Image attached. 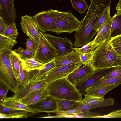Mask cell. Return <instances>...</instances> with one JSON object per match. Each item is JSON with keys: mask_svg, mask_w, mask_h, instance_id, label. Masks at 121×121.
I'll use <instances>...</instances> for the list:
<instances>
[{"mask_svg": "<svg viewBox=\"0 0 121 121\" xmlns=\"http://www.w3.org/2000/svg\"><path fill=\"white\" fill-rule=\"evenodd\" d=\"M107 40L94 50L91 66L95 70L121 66V55Z\"/></svg>", "mask_w": 121, "mask_h": 121, "instance_id": "1", "label": "cell"}, {"mask_svg": "<svg viewBox=\"0 0 121 121\" xmlns=\"http://www.w3.org/2000/svg\"><path fill=\"white\" fill-rule=\"evenodd\" d=\"M47 88L49 95L56 99L82 101V95L67 77L48 84Z\"/></svg>", "mask_w": 121, "mask_h": 121, "instance_id": "2", "label": "cell"}, {"mask_svg": "<svg viewBox=\"0 0 121 121\" xmlns=\"http://www.w3.org/2000/svg\"><path fill=\"white\" fill-rule=\"evenodd\" d=\"M12 50V49H0V81L14 93L20 85L11 62Z\"/></svg>", "mask_w": 121, "mask_h": 121, "instance_id": "3", "label": "cell"}, {"mask_svg": "<svg viewBox=\"0 0 121 121\" xmlns=\"http://www.w3.org/2000/svg\"><path fill=\"white\" fill-rule=\"evenodd\" d=\"M47 11L57 27L56 29L52 32L58 34L64 32L71 33L80 28L82 21L79 20L70 12L62 11L52 9Z\"/></svg>", "mask_w": 121, "mask_h": 121, "instance_id": "4", "label": "cell"}, {"mask_svg": "<svg viewBox=\"0 0 121 121\" xmlns=\"http://www.w3.org/2000/svg\"><path fill=\"white\" fill-rule=\"evenodd\" d=\"M39 31V41L37 48L34 52L33 58L42 63L46 64L56 57V51L47 39L44 33Z\"/></svg>", "mask_w": 121, "mask_h": 121, "instance_id": "5", "label": "cell"}, {"mask_svg": "<svg viewBox=\"0 0 121 121\" xmlns=\"http://www.w3.org/2000/svg\"><path fill=\"white\" fill-rule=\"evenodd\" d=\"M118 66L95 70L91 74L78 83L75 87L82 95H84L88 89Z\"/></svg>", "mask_w": 121, "mask_h": 121, "instance_id": "6", "label": "cell"}, {"mask_svg": "<svg viewBox=\"0 0 121 121\" xmlns=\"http://www.w3.org/2000/svg\"><path fill=\"white\" fill-rule=\"evenodd\" d=\"M82 65L83 63L80 62L76 64L55 67L47 73L42 79L48 84L58 79L67 77Z\"/></svg>", "mask_w": 121, "mask_h": 121, "instance_id": "7", "label": "cell"}, {"mask_svg": "<svg viewBox=\"0 0 121 121\" xmlns=\"http://www.w3.org/2000/svg\"><path fill=\"white\" fill-rule=\"evenodd\" d=\"M45 37L56 51V56L65 55L73 51L71 41L66 37L63 38L44 34Z\"/></svg>", "mask_w": 121, "mask_h": 121, "instance_id": "8", "label": "cell"}, {"mask_svg": "<svg viewBox=\"0 0 121 121\" xmlns=\"http://www.w3.org/2000/svg\"><path fill=\"white\" fill-rule=\"evenodd\" d=\"M20 25L22 30L31 40L36 50L39 41L40 34L39 28L32 17L27 15L22 16Z\"/></svg>", "mask_w": 121, "mask_h": 121, "instance_id": "9", "label": "cell"}, {"mask_svg": "<svg viewBox=\"0 0 121 121\" xmlns=\"http://www.w3.org/2000/svg\"><path fill=\"white\" fill-rule=\"evenodd\" d=\"M39 29L43 32L56 30L57 27L52 18L49 14L47 10L41 11L33 17Z\"/></svg>", "mask_w": 121, "mask_h": 121, "instance_id": "10", "label": "cell"}, {"mask_svg": "<svg viewBox=\"0 0 121 121\" xmlns=\"http://www.w3.org/2000/svg\"><path fill=\"white\" fill-rule=\"evenodd\" d=\"M15 0H0V15L8 26L15 23L16 17Z\"/></svg>", "mask_w": 121, "mask_h": 121, "instance_id": "11", "label": "cell"}, {"mask_svg": "<svg viewBox=\"0 0 121 121\" xmlns=\"http://www.w3.org/2000/svg\"><path fill=\"white\" fill-rule=\"evenodd\" d=\"M30 106V107L37 113L54 112L57 109L56 99L49 95L37 103Z\"/></svg>", "mask_w": 121, "mask_h": 121, "instance_id": "12", "label": "cell"}, {"mask_svg": "<svg viewBox=\"0 0 121 121\" xmlns=\"http://www.w3.org/2000/svg\"><path fill=\"white\" fill-rule=\"evenodd\" d=\"M94 70L91 65H84L79 67L70 73L67 78L69 82L75 86L91 74Z\"/></svg>", "mask_w": 121, "mask_h": 121, "instance_id": "13", "label": "cell"}, {"mask_svg": "<svg viewBox=\"0 0 121 121\" xmlns=\"http://www.w3.org/2000/svg\"><path fill=\"white\" fill-rule=\"evenodd\" d=\"M49 95V91L46 87L33 91L17 100L30 106L37 103Z\"/></svg>", "mask_w": 121, "mask_h": 121, "instance_id": "14", "label": "cell"}, {"mask_svg": "<svg viewBox=\"0 0 121 121\" xmlns=\"http://www.w3.org/2000/svg\"><path fill=\"white\" fill-rule=\"evenodd\" d=\"M48 84L43 79L35 82L31 81L30 83L26 86H20L12 97L18 100L33 91L47 87Z\"/></svg>", "mask_w": 121, "mask_h": 121, "instance_id": "15", "label": "cell"}, {"mask_svg": "<svg viewBox=\"0 0 121 121\" xmlns=\"http://www.w3.org/2000/svg\"><path fill=\"white\" fill-rule=\"evenodd\" d=\"M114 17V16L110 19L97 32L96 36L92 41V47L96 48L104 41L111 39V29Z\"/></svg>", "mask_w": 121, "mask_h": 121, "instance_id": "16", "label": "cell"}, {"mask_svg": "<svg viewBox=\"0 0 121 121\" xmlns=\"http://www.w3.org/2000/svg\"><path fill=\"white\" fill-rule=\"evenodd\" d=\"M85 97L82 99V103L92 104L93 109L98 107L112 106L114 104V99L109 98L104 99V98L91 96L87 94L84 95Z\"/></svg>", "mask_w": 121, "mask_h": 121, "instance_id": "17", "label": "cell"}, {"mask_svg": "<svg viewBox=\"0 0 121 121\" xmlns=\"http://www.w3.org/2000/svg\"><path fill=\"white\" fill-rule=\"evenodd\" d=\"M55 67H58L81 62L79 54L74 51L68 54L56 57L54 59Z\"/></svg>", "mask_w": 121, "mask_h": 121, "instance_id": "18", "label": "cell"}, {"mask_svg": "<svg viewBox=\"0 0 121 121\" xmlns=\"http://www.w3.org/2000/svg\"><path fill=\"white\" fill-rule=\"evenodd\" d=\"M121 84V82L114 84L100 86L90 88L87 91V94L91 96L104 98L108 92L117 87Z\"/></svg>", "mask_w": 121, "mask_h": 121, "instance_id": "19", "label": "cell"}, {"mask_svg": "<svg viewBox=\"0 0 121 121\" xmlns=\"http://www.w3.org/2000/svg\"><path fill=\"white\" fill-rule=\"evenodd\" d=\"M0 104L6 106L17 110H25L34 114L36 113V112L30 106H27L20 102L12 97H7Z\"/></svg>", "mask_w": 121, "mask_h": 121, "instance_id": "20", "label": "cell"}, {"mask_svg": "<svg viewBox=\"0 0 121 121\" xmlns=\"http://www.w3.org/2000/svg\"><path fill=\"white\" fill-rule=\"evenodd\" d=\"M18 57L21 61L23 68L28 72L34 70H41L43 69L46 64L42 63L31 59L22 60L19 55Z\"/></svg>", "mask_w": 121, "mask_h": 121, "instance_id": "21", "label": "cell"}, {"mask_svg": "<svg viewBox=\"0 0 121 121\" xmlns=\"http://www.w3.org/2000/svg\"><path fill=\"white\" fill-rule=\"evenodd\" d=\"M56 99L57 104L56 112L75 110L81 102L65 99Z\"/></svg>", "mask_w": 121, "mask_h": 121, "instance_id": "22", "label": "cell"}, {"mask_svg": "<svg viewBox=\"0 0 121 121\" xmlns=\"http://www.w3.org/2000/svg\"><path fill=\"white\" fill-rule=\"evenodd\" d=\"M54 59L52 61L46 63L43 69L40 70H37V72H33V75L31 81L35 82L42 79L48 71L55 67Z\"/></svg>", "mask_w": 121, "mask_h": 121, "instance_id": "23", "label": "cell"}, {"mask_svg": "<svg viewBox=\"0 0 121 121\" xmlns=\"http://www.w3.org/2000/svg\"><path fill=\"white\" fill-rule=\"evenodd\" d=\"M112 25L111 38L121 34V13H115Z\"/></svg>", "mask_w": 121, "mask_h": 121, "instance_id": "24", "label": "cell"}, {"mask_svg": "<svg viewBox=\"0 0 121 121\" xmlns=\"http://www.w3.org/2000/svg\"><path fill=\"white\" fill-rule=\"evenodd\" d=\"M19 60L20 71L18 80L20 85L25 86L31 82L33 72L32 71L28 72L24 69L22 65L21 61L19 59Z\"/></svg>", "mask_w": 121, "mask_h": 121, "instance_id": "25", "label": "cell"}, {"mask_svg": "<svg viewBox=\"0 0 121 121\" xmlns=\"http://www.w3.org/2000/svg\"><path fill=\"white\" fill-rule=\"evenodd\" d=\"M17 43L16 40L0 34V49H11Z\"/></svg>", "mask_w": 121, "mask_h": 121, "instance_id": "26", "label": "cell"}, {"mask_svg": "<svg viewBox=\"0 0 121 121\" xmlns=\"http://www.w3.org/2000/svg\"><path fill=\"white\" fill-rule=\"evenodd\" d=\"M110 7H109L107 9L98 20L95 27L97 32L111 18L110 14Z\"/></svg>", "mask_w": 121, "mask_h": 121, "instance_id": "27", "label": "cell"}, {"mask_svg": "<svg viewBox=\"0 0 121 121\" xmlns=\"http://www.w3.org/2000/svg\"><path fill=\"white\" fill-rule=\"evenodd\" d=\"M72 6L80 14H83L89 6L84 0H70Z\"/></svg>", "mask_w": 121, "mask_h": 121, "instance_id": "28", "label": "cell"}, {"mask_svg": "<svg viewBox=\"0 0 121 121\" xmlns=\"http://www.w3.org/2000/svg\"><path fill=\"white\" fill-rule=\"evenodd\" d=\"M28 112L27 111L19 110L17 112L10 114H6L0 113V118H26Z\"/></svg>", "mask_w": 121, "mask_h": 121, "instance_id": "29", "label": "cell"}, {"mask_svg": "<svg viewBox=\"0 0 121 121\" xmlns=\"http://www.w3.org/2000/svg\"><path fill=\"white\" fill-rule=\"evenodd\" d=\"M10 60L13 69L18 79L20 71L19 60L18 55L13 50L12 51L11 54Z\"/></svg>", "mask_w": 121, "mask_h": 121, "instance_id": "30", "label": "cell"}, {"mask_svg": "<svg viewBox=\"0 0 121 121\" xmlns=\"http://www.w3.org/2000/svg\"><path fill=\"white\" fill-rule=\"evenodd\" d=\"M2 35L15 40L18 35L15 23H12L9 25Z\"/></svg>", "mask_w": 121, "mask_h": 121, "instance_id": "31", "label": "cell"}, {"mask_svg": "<svg viewBox=\"0 0 121 121\" xmlns=\"http://www.w3.org/2000/svg\"><path fill=\"white\" fill-rule=\"evenodd\" d=\"M121 82V74L115 77L97 82L90 88L100 86L111 85Z\"/></svg>", "mask_w": 121, "mask_h": 121, "instance_id": "32", "label": "cell"}, {"mask_svg": "<svg viewBox=\"0 0 121 121\" xmlns=\"http://www.w3.org/2000/svg\"><path fill=\"white\" fill-rule=\"evenodd\" d=\"M94 53V50L79 54L80 61L83 65H91L93 60Z\"/></svg>", "mask_w": 121, "mask_h": 121, "instance_id": "33", "label": "cell"}, {"mask_svg": "<svg viewBox=\"0 0 121 121\" xmlns=\"http://www.w3.org/2000/svg\"><path fill=\"white\" fill-rule=\"evenodd\" d=\"M13 50L22 59L25 60L33 58L34 52H32L27 49H24L20 47Z\"/></svg>", "mask_w": 121, "mask_h": 121, "instance_id": "34", "label": "cell"}, {"mask_svg": "<svg viewBox=\"0 0 121 121\" xmlns=\"http://www.w3.org/2000/svg\"><path fill=\"white\" fill-rule=\"evenodd\" d=\"M100 115L98 112H91L89 110L77 114H71V118H95Z\"/></svg>", "mask_w": 121, "mask_h": 121, "instance_id": "35", "label": "cell"}, {"mask_svg": "<svg viewBox=\"0 0 121 121\" xmlns=\"http://www.w3.org/2000/svg\"><path fill=\"white\" fill-rule=\"evenodd\" d=\"M92 43L93 41H91L80 48H73V50L79 54L94 51L96 48L92 47Z\"/></svg>", "mask_w": 121, "mask_h": 121, "instance_id": "36", "label": "cell"}, {"mask_svg": "<svg viewBox=\"0 0 121 121\" xmlns=\"http://www.w3.org/2000/svg\"><path fill=\"white\" fill-rule=\"evenodd\" d=\"M9 89L5 84L0 81V103L7 97V95Z\"/></svg>", "mask_w": 121, "mask_h": 121, "instance_id": "37", "label": "cell"}, {"mask_svg": "<svg viewBox=\"0 0 121 121\" xmlns=\"http://www.w3.org/2000/svg\"><path fill=\"white\" fill-rule=\"evenodd\" d=\"M95 118H121V109L114 110L109 114L104 115H100Z\"/></svg>", "mask_w": 121, "mask_h": 121, "instance_id": "38", "label": "cell"}, {"mask_svg": "<svg viewBox=\"0 0 121 121\" xmlns=\"http://www.w3.org/2000/svg\"><path fill=\"white\" fill-rule=\"evenodd\" d=\"M109 42L114 48L121 47V34L111 38Z\"/></svg>", "mask_w": 121, "mask_h": 121, "instance_id": "39", "label": "cell"}, {"mask_svg": "<svg viewBox=\"0 0 121 121\" xmlns=\"http://www.w3.org/2000/svg\"><path fill=\"white\" fill-rule=\"evenodd\" d=\"M121 74V66H118L110 73L103 78L99 81L108 79L115 77L118 76Z\"/></svg>", "mask_w": 121, "mask_h": 121, "instance_id": "40", "label": "cell"}, {"mask_svg": "<svg viewBox=\"0 0 121 121\" xmlns=\"http://www.w3.org/2000/svg\"><path fill=\"white\" fill-rule=\"evenodd\" d=\"M19 110L0 104V113L6 114H10L17 112Z\"/></svg>", "mask_w": 121, "mask_h": 121, "instance_id": "41", "label": "cell"}, {"mask_svg": "<svg viewBox=\"0 0 121 121\" xmlns=\"http://www.w3.org/2000/svg\"><path fill=\"white\" fill-rule=\"evenodd\" d=\"M82 102L78 105L75 110H79L82 112L92 109L91 104H84L82 103Z\"/></svg>", "mask_w": 121, "mask_h": 121, "instance_id": "42", "label": "cell"}, {"mask_svg": "<svg viewBox=\"0 0 121 121\" xmlns=\"http://www.w3.org/2000/svg\"><path fill=\"white\" fill-rule=\"evenodd\" d=\"M57 115L59 116H64L69 114H79L82 112L78 110H76L65 111L60 112H54Z\"/></svg>", "mask_w": 121, "mask_h": 121, "instance_id": "43", "label": "cell"}, {"mask_svg": "<svg viewBox=\"0 0 121 121\" xmlns=\"http://www.w3.org/2000/svg\"><path fill=\"white\" fill-rule=\"evenodd\" d=\"M26 49L32 52L36 50L34 44L33 42L29 37L26 39Z\"/></svg>", "mask_w": 121, "mask_h": 121, "instance_id": "44", "label": "cell"}, {"mask_svg": "<svg viewBox=\"0 0 121 121\" xmlns=\"http://www.w3.org/2000/svg\"><path fill=\"white\" fill-rule=\"evenodd\" d=\"M3 18L0 15V34L2 35L8 27Z\"/></svg>", "mask_w": 121, "mask_h": 121, "instance_id": "45", "label": "cell"}, {"mask_svg": "<svg viewBox=\"0 0 121 121\" xmlns=\"http://www.w3.org/2000/svg\"><path fill=\"white\" fill-rule=\"evenodd\" d=\"M116 9L118 14L121 13V0H119L116 5Z\"/></svg>", "mask_w": 121, "mask_h": 121, "instance_id": "46", "label": "cell"}, {"mask_svg": "<svg viewBox=\"0 0 121 121\" xmlns=\"http://www.w3.org/2000/svg\"><path fill=\"white\" fill-rule=\"evenodd\" d=\"M40 118H62V116H50L48 115V116L44 117H40Z\"/></svg>", "mask_w": 121, "mask_h": 121, "instance_id": "47", "label": "cell"}, {"mask_svg": "<svg viewBox=\"0 0 121 121\" xmlns=\"http://www.w3.org/2000/svg\"><path fill=\"white\" fill-rule=\"evenodd\" d=\"M114 48L117 52L121 55V47Z\"/></svg>", "mask_w": 121, "mask_h": 121, "instance_id": "48", "label": "cell"}, {"mask_svg": "<svg viewBox=\"0 0 121 121\" xmlns=\"http://www.w3.org/2000/svg\"><path fill=\"white\" fill-rule=\"evenodd\" d=\"M58 0V1H60L61 0Z\"/></svg>", "mask_w": 121, "mask_h": 121, "instance_id": "49", "label": "cell"}]
</instances>
